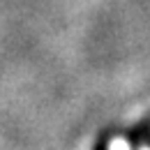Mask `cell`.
Segmentation results:
<instances>
[{"instance_id":"obj_1","label":"cell","mask_w":150,"mask_h":150,"mask_svg":"<svg viewBox=\"0 0 150 150\" xmlns=\"http://www.w3.org/2000/svg\"><path fill=\"white\" fill-rule=\"evenodd\" d=\"M109 150H132V146L122 139V136H115L111 143H109Z\"/></svg>"},{"instance_id":"obj_2","label":"cell","mask_w":150,"mask_h":150,"mask_svg":"<svg viewBox=\"0 0 150 150\" xmlns=\"http://www.w3.org/2000/svg\"><path fill=\"white\" fill-rule=\"evenodd\" d=\"M141 150H150V148H146V146H143V148H141Z\"/></svg>"}]
</instances>
